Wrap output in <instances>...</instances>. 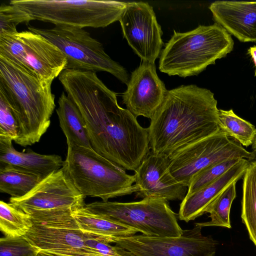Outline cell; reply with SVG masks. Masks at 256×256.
Masks as SVG:
<instances>
[{"instance_id": "6da1fadb", "label": "cell", "mask_w": 256, "mask_h": 256, "mask_svg": "<svg viewBox=\"0 0 256 256\" xmlns=\"http://www.w3.org/2000/svg\"><path fill=\"white\" fill-rule=\"evenodd\" d=\"M58 78L83 116L92 148L124 170L136 172L150 152L148 128L118 105L116 94L96 72L65 69Z\"/></svg>"}, {"instance_id": "7a4b0ae2", "label": "cell", "mask_w": 256, "mask_h": 256, "mask_svg": "<svg viewBox=\"0 0 256 256\" xmlns=\"http://www.w3.org/2000/svg\"><path fill=\"white\" fill-rule=\"evenodd\" d=\"M217 100L210 90L195 84L168 91L148 128L150 148L168 157L220 130Z\"/></svg>"}, {"instance_id": "3957f363", "label": "cell", "mask_w": 256, "mask_h": 256, "mask_svg": "<svg viewBox=\"0 0 256 256\" xmlns=\"http://www.w3.org/2000/svg\"><path fill=\"white\" fill-rule=\"evenodd\" d=\"M52 82L0 55V91L18 124L16 144L26 146L38 142L49 128L56 108Z\"/></svg>"}, {"instance_id": "277c9868", "label": "cell", "mask_w": 256, "mask_h": 256, "mask_svg": "<svg viewBox=\"0 0 256 256\" xmlns=\"http://www.w3.org/2000/svg\"><path fill=\"white\" fill-rule=\"evenodd\" d=\"M231 35L220 25H199L184 32L174 30L160 56V70L168 76H197L234 48Z\"/></svg>"}, {"instance_id": "5b68a950", "label": "cell", "mask_w": 256, "mask_h": 256, "mask_svg": "<svg viewBox=\"0 0 256 256\" xmlns=\"http://www.w3.org/2000/svg\"><path fill=\"white\" fill-rule=\"evenodd\" d=\"M62 168L76 188L84 196L110 198L138 191L135 176L99 154L92 148L68 146Z\"/></svg>"}, {"instance_id": "8992f818", "label": "cell", "mask_w": 256, "mask_h": 256, "mask_svg": "<svg viewBox=\"0 0 256 256\" xmlns=\"http://www.w3.org/2000/svg\"><path fill=\"white\" fill-rule=\"evenodd\" d=\"M33 19L80 28H105L119 21L127 2L116 0H11Z\"/></svg>"}, {"instance_id": "52a82bcc", "label": "cell", "mask_w": 256, "mask_h": 256, "mask_svg": "<svg viewBox=\"0 0 256 256\" xmlns=\"http://www.w3.org/2000/svg\"><path fill=\"white\" fill-rule=\"evenodd\" d=\"M85 197L62 168L25 196L10 197V202L28 214L33 223H47L72 218L74 212L85 206Z\"/></svg>"}, {"instance_id": "ba28073f", "label": "cell", "mask_w": 256, "mask_h": 256, "mask_svg": "<svg viewBox=\"0 0 256 256\" xmlns=\"http://www.w3.org/2000/svg\"><path fill=\"white\" fill-rule=\"evenodd\" d=\"M29 30L40 34L56 46L66 56V69L108 72L124 84L130 80L127 70L112 59L102 44L83 28L55 26L50 28L28 26Z\"/></svg>"}, {"instance_id": "9c48e42d", "label": "cell", "mask_w": 256, "mask_h": 256, "mask_svg": "<svg viewBox=\"0 0 256 256\" xmlns=\"http://www.w3.org/2000/svg\"><path fill=\"white\" fill-rule=\"evenodd\" d=\"M85 207L90 211L132 228L152 237L176 236L182 230L168 201L144 198L138 202H96Z\"/></svg>"}, {"instance_id": "30bf717a", "label": "cell", "mask_w": 256, "mask_h": 256, "mask_svg": "<svg viewBox=\"0 0 256 256\" xmlns=\"http://www.w3.org/2000/svg\"><path fill=\"white\" fill-rule=\"evenodd\" d=\"M168 158L170 174L188 188L193 178L209 166L232 158L252 160L255 154L220 130L209 137L176 150Z\"/></svg>"}, {"instance_id": "8fae6325", "label": "cell", "mask_w": 256, "mask_h": 256, "mask_svg": "<svg viewBox=\"0 0 256 256\" xmlns=\"http://www.w3.org/2000/svg\"><path fill=\"white\" fill-rule=\"evenodd\" d=\"M0 55L46 81L58 77L67 65L66 56L56 46L30 30L0 34Z\"/></svg>"}, {"instance_id": "7c38bea8", "label": "cell", "mask_w": 256, "mask_h": 256, "mask_svg": "<svg viewBox=\"0 0 256 256\" xmlns=\"http://www.w3.org/2000/svg\"><path fill=\"white\" fill-rule=\"evenodd\" d=\"M202 228L195 226L176 236L134 235L118 238L114 243L136 256H215L218 242L203 235Z\"/></svg>"}, {"instance_id": "4fadbf2b", "label": "cell", "mask_w": 256, "mask_h": 256, "mask_svg": "<svg viewBox=\"0 0 256 256\" xmlns=\"http://www.w3.org/2000/svg\"><path fill=\"white\" fill-rule=\"evenodd\" d=\"M119 22L124 38L142 62L154 64L164 43L152 6L146 2H127Z\"/></svg>"}, {"instance_id": "5bb4252c", "label": "cell", "mask_w": 256, "mask_h": 256, "mask_svg": "<svg viewBox=\"0 0 256 256\" xmlns=\"http://www.w3.org/2000/svg\"><path fill=\"white\" fill-rule=\"evenodd\" d=\"M38 250V256H102L89 246L86 234L74 218L33 223L24 236Z\"/></svg>"}, {"instance_id": "9a60e30c", "label": "cell", "mask_w": 256, "mask_h": 256, "mask_svg": "<svg viewBox=\"0 0 256 256\" xmlns=\"http://www.w3.org/2000/svg\"><path fill=\"white\" fill-rule=\"evenodd\" d=\"M136 197L182 200L188 186L178 182L169 170L168 158L152 151L147 154L135 172Z\"/></svg>"}, {"instance_id": "2e32d148", "label": "cell", "mask_w": 256, "mask_h": 256, "mask_svg": "<svg viewBox=\"0 0 256 256\" xmlns=\"http://www.w3.org/2000/svg\"><path fill=\"white\" fill-rule=\"evenodd\" d=\"M168 90L156 72L155 64L142 62L132 73L122 103L136 118H151L162 103Z\"/></svg>"}, {"instance_id": "e0dca14e", "label": "cell", "mask_w": 256, "mask_h": 256, "mask_svg": "<svg viewBox=\"0 0 256 256\" xmlns=\"http://www.w3.org/2000/svg\"><path fill=\"white\" fill-rule=\"evenodd\" d=\"M216 23L242 42H256V0H216L209 6Z\"/></svg>"}, {"instance_id": "ac0fdd59", "label": "cell", "mask_w": 256, "mask_h": 256, "mask_svg": "<svg viewBox=\"0 0 256 256\" xmlns=\"http://www.w3.org/2000/svg\"><path fill=\"white\" fill-rule=\"evenodd\" d=\"M249 160L241 158L218 178L190 194H186L180 204L178 218L188 222L206 213L210 206L232 183L244 174Z\"/></svg>"}, {"instance_id": "d6986e66", "label": "cell", "mask_w": 256, "mask_h": 256, "mask_svg": "<svg viewBox=\"0 0 256 256\" xmlns=\"http://www.w3.org/2000/svg\"><path fill=\"white\" fill-rule=\"evenodd\" d=\"M12 141L0 138V165L17 166L42 178L62 167L64 161L60 156L42 154L30 149L20 152L14 149Z\"/></svg>"}, {"instance_id": "ffe728a7", "label": "cell", "mask_w": 256, "mask_h": 256, "mask_svg": "<svg viewBox=\"0 0 256 256\" xmlns=\"http://www.w3.org/2000/svg\"><path fill=\"white\" fill-rule=\"evenodd\" d=\"M72 216L83 232L109 244L138 232L104 216L92 212L85 206L74 212Z\"/></svg>"}, {"instance_id": "44dd1931", "label": "cell", "mask_w": 256, "mask_h": 256, "mask_svg": "<svg viewBox=\"0 0 256 256\" xmlns=\"http://www.w3.org/2000/svg\"><path fill=\"white\" fill-rule=\"evenodd\" d=\"M58 104L56 112L68 146L92 148L85 120L74 102L62 92Z\"/></svg>"}, {"instance_id": "7402d4cb", "label": "cell", "mask_w": 256, "mask_h": 256, "mask_svg": "<svg viewBox=\"0 0 256 256\" xmlns=\"http://www.w3.org/2000/svg\"><path fill=\"white\" fill-rule=\"evenodd\" d=\"M44 178L17 166L0 165V192L11 198L22 197Z\"/></svg>"}, {"instance_id": "603a6c76", "label": "cell", "mask_w": 256, "mask_h": 256, "mask_svg": "<svg viewBox=\"0 0 256 256\" xmlns=\"http://www.w3.org/2000/svg\"><path fill=\"white\" fill-rule=\"evenodd\" d=\"M249 161L243 176L241 218L256 247V160Z\"/></svg>"}, {"instance_id": "cb8c5ba5", "label": "cell", "mask_w": 256, "mask_h": 256, "mask_svg": "<svg viewBox=\"0 0 256 256\" xmlns=\"http://www.w3.org/2000/svg\"><path fill=\"white\" fill-rule=\"evenodd\" d=\"M220 130L238 140L242 146L252 145L256 137V128L250 122L237 116L232 109L219 110Z\"/></svg>"}, {"instance_id": "d4e9b609", "label": "cell", "mask_w": 256, "mask_h": 256, "mask_svg": "<svg viewBox=\"0 0 256 256\" xmlns=\"http://www.w3.org/2000/svg\"><path fill=\"white\" fill-rule=\"evenodd\" d=\"M32 226L28 214L11 203L0 202V228L5 236H24Z\"/></svg>"}, {"instance_id": "484cf974", "label": "cell", "mask_w": 256, "mask_h": 256, "mask_svg": "<svg viewBox=\"0 0 256 256\" xmlns=\"http://www.w3.org/2000/svg\"><path fill=\"white\" fill-rule=\"evenodd\" d=\"M236 183L230 184L214 201L208 210L210 220L206 222H197L195 226H221L231 228L230 210L232 202L236 197Z\"/></svg>"}, {"instance_id": "4316f807", "label": "cell", "mask_w": 256, "mask_h": 256, "mask_svg": "<svg viewBox=\"0 0 256 256\" xmlns=\"http://www.w3.org/2000/svg\"><path fill=\"white\" fill-rule=\"evenodd\" d=\"M241 158L220 162L206 168L191 180L187 194L194 192L216 180L235 165Z\"/></svg>"}, {"instance_id": "83f0119b", "label": "cell", "mask_w": 256, "mask_h": 256, "mask_svg": "<svg viewBox=\"0 0 256 256\" xmlns=\"http://www.w3.org/2000/svg\"><path fill=\"white\" fill-rule=\"evenodd\" d=\"M32 20L28 14L16 6L10 4L0 5V34L16 32V26L19 24H28Z\"/></svg>"}, {"instance_id": "f1b7e54d", "label": "cell", "mask_w": 256, "mask_h": 256, "mask_svg": "<svg viewBox=\"0 0 256 256\" xmlns=\"http://www.w3.org/2000/svg\"><path fill=\"white\" fill-rule=\"evenodd\" d=\"M0 138L14 142L18 138V126L15 114L2 91H0Z\"/></svg>"}, {"instance_id": "f546056e", "label": "cell", "mask_w": 256, "mask_h": 256, "mask_svg": "<svg viewBox=\"0 0 256 256\" xmlns=\"http://www.w3.org/2000/svg\"><path fill=\"white\" fill-rule=\"evenodd\" d=\"M38 249L24 236L0 239V256H38Z\"/></svg>"}, {"instance_id": "4dcf8cb0", "label": "cell", "mask_w": 256, "mask_h": 256, "mask_svg": "<svg viewBox=\"0 0 256 256\" xmlns=\"http://www.w3.org/2000/svg\"><path fill=\"white\" fill-rule=\"evenodd\" d=\"M248 54L250 55L254 62L256 67L254 76H256V46L250 47L248 50Z\"/></svg>"}, {"instance_id": "1f68e13d", "label": "cell", "mask_w": 256, "mask_h": 256, "mask_svg": "<svg viewBox=\"0 0 256 256\" xmlns=\"http://www.w3.org/2000/svg\"><path fill=\"white\" fill-rule=\"evenodd\" d=\"M252 148L253 150V152H254V154H256V137L254 143L252 144Z\"/></svg>"}, {"instance_id": "d6a6232c", "label": "cell", "mask_w": 256, "mask_h": 256, "mask_svg": "<svg viewBox=\"0 0 256 256\" xmlns=\"http://www.w3.org/2000/svg\"><path fill=\"white\" fill-rule=\"evenodd\" d=\"M255 154V158H254V160H256V154Z\"/></svg>"}]
</instances>
